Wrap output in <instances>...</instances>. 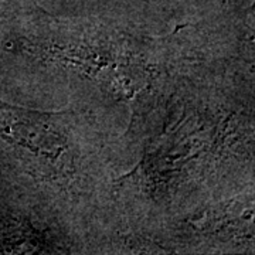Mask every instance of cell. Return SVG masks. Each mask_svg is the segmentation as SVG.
I'll return each mask as SVG.
<instances>
[{
    "instance_id": "1",
    "label": "cell",
    "mask_w": 255,
    "mask_h": 255,
    "mask_svg": "<svg viewBox=\"0 0 255 255\" xmlns=\"http://www.w3.org/2000/svg\"><path fill=\"white\" fill-rule=\"evenodd\" d=\"M77 112L18 108L0 101V136L7 140L37 177L60 184L78 176L84 157Z\"/></svg>"
},
{
    "instance_id": "2",
    "label": "cell",
    "mask_w": 255,
    "mask_h": 255,
    "mask_svg": "<svg viewBox=\"0 0 255 255\" xmlns=\"http://www.w3.org/2000/svg\"><path fill=\"white\" fill-rule=\"evenodd\" d=\"M40 54L74 67L91 80L107 85L124 100L135 104L152 82V65L145 55L130 46L115 43L111 38L65 36L51 37L37 43Z\"/></svg>"
}]
</instances>
